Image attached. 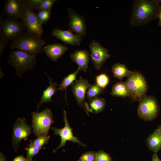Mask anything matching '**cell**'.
<instances>
[{
  "label": "cell",
  "mask_w": 161,
  "mask_h": 161,
  "mask_svg": "<svg viewBox=\"0 0 161 161\" xmlns=\"http://www.w3.org/2000/svg\"><path fill=\"white\" fill-rule=\"evenodd\" d=\"M161 0H135L129 18L133 27L145 25L158 18Z\"/></svg>",
  "instance_id": "6da1fadb"
},
{
  "label": "cell",
  "mask_w": 161,
  "mask_h": 161,
  "mask_svg": "<svg viewBox=\"0 0 161 161\" xmlns=\"http://www.w3.org/2000/svg\"><path fill=\"white\" fill-rule=\"evenodd\" d=\"M46 43L41 37L24 32L12 40L9 47L11 49H16L31 55H36L42 53Z\"/></svg>",
  "instance_id": "7a4b0ae2"
},
{
  "label": "cell",
  "mask_w": 161,
  "mask_h": 161,
  "mask_svg": "<svg viewBox=\"0 0 161 161\" xmlns=\"http://www.w3.org/2000/svg\"><path fill=\"white\" fill-rule=\"evenodd\" d=\"M36 55L18 49L12 50L9 53L8 62L15 69L16 75L21 78L24 73L34 69L37 61Z\"/></svg>",
  "instance_id": "3957f363"
},
{
  "label": "cell",
  "mask_w": 161,
  "mask_h": 161,
  "mask_svg": "<svg viewBox=\"0 0 161 161\" xmlns=\"http://www.w3.org/2000/svg\"><path fill=\"white\" fill-rule=\"evenodd\" d=\"M32 123L34 135L39 137L48 135L50 126L54 122L53 113L49 108H45L40 112H32Z\"/></svg>",
  "instance_id": "277c9868"
},
{
  "label": "cell",
  "mask_w": 161,
  "mask_h": 161,
  "mask_svg": "<svg viewBox=\"0 0 161 161\" xmlns=\"http://www.w3.org/2000/svg\"><path fill=\"white\" fill-rule=\"evenodd\" d=\"M130 97L134 101H139L146 95L148 86L143 76L139 72L133 71L126 82Z\"/></svg>",
  "instance_id": "5b68a950"
},
{
  "label": "cell",
  "mask_w": 161,
  "mask_h": 161,
  "mask_svg": "<svg viewBox=\"0 0 161 161\" xmlns=\"http://www.w3.org/2000/svg\"><path fill=\"white\" fill-rule=\"evenodd\" d=\"M160 110V106L156 97L153 95H146L139 101L137 115L144 121H151L157 117Z\"/></svg>",
  "instance_id": "8992f818"
},
{
  "label": "cell",
  "mask_w": 161,
  "mask_h": 161,
  "mask_svg": "<svg viewBox=\"0 0 161 161\" xmlns=\"http://www.w3.org/2000/svg\"><path fill=\"white\" fill-rule=\"evenodd\" d=\"M24 30L21 19L6 17L0 23V38L12 40L23 33Z\"/></svg>",
  "instance_id": "52a82bcc"
},
{
  "label": "cell",
  "mask_w": 161,
  "mask_h": 161,
  "mask_svg": "<svg viewBox=\"0 0 161 161\" xmlns=\"http://www.w3.org/2000/svg\"><path fill=\"white\" fill-rule=\"evenodd\" d=\"M21 20L27 32L41 37L44 33V29L34 9L25 7Z\"/></svg>",
  "instance_id": "ba28073f"
},
{
  "label": "cell",
  "mask_w": 161,
  "mask_h": 161,
  "mask_svg": "<svg viewBox=\"0 0 161 161\" xmlns=\"http://www.w3.org/2000/svg\"><path fill=\"white\" fill-rule=\"evenodd\" d=\"M31 126L28 125L25 118H17L13 126L12 141L16 153L21 140H26L31 133Z\"/></svg>",
  "instance_id": "9c48e42d"
},
{
  "label": "cell",
  "mask_w": 161,
  "mask_h": 161,
  "mask_svg": "<svg viewBox=\"0 0 161 161\" xmlns=\"http://www.w3.org/2000/svg\"><path fill=\"white\" fill-rule=\"evenodd\" d=\"M91 61L95 69L99 70L111 55L108 49L97 41L92 39L89 45Z\"/></svg>",
  "instance_id": "30bf717a"
},
{
  "label": "cell",
  "mask_w": 161,
  "mask_h": 161,
  "mask_svg": "<svg viewBox=\"0 0 161 161\" xmlns=\"http://www.w3.org/2000/svg\"><path fill=\"white\" fill-rule=\"evenodd\" d=\"M63 119L65 123L64 127L62 129H58L55 127H51L50 129L54 131V134L58 135L61 137V142L59 145L53 151L54 153L60 148H63L67 141H72L74 143H78L83 147H86V145L82 143L77 137H74L73 134L72 128L69 125L67 119V113L64 111Z\"/></svg>",
  "instance_id": "8fae6325"
},
{
  "label": "cell",
  "mask_w": 161,
  "mask_h": 161,
  "mask_svg": "<svg viewBox=\"0 0 161 161\" xmlns=\"http://www.w3.org/2000/svg\"><path fill=\"white\" fill-rule=\"evenodd\" d=\"M68 12L69 19V29L77 35L82 37H85L86 30L85 17L72 8H69Z\"/></svg>",
  "instance_id": "7c38bea8"
},
{
  "label": "cell",
  "mask_w": 161,
  "mask_h": 161,
  "mask_svg": "<svg viewBox=\"0 0 161 161\" xmlns=\"http://www.w3.org/2000/svg\"><path fill=\"white\" fill-rule=\"evenodd\" d=\"M91 85L87 80L81 77L72 85V92L77 103L85 112V95Z\"/></svg>",
  "instance_id": "4fadbf2b"
},
{
  "label": "cell",
  "mask_w": 161,
  "mask_h": 161,
  "mask_svg": "<svg viewBox=\"0 0 161 161\" xmlns=\"http://www.w3.org/2000/svg\"><path fill=\"white\" fill-rule=\"evenodd\" d=\"M25 8L22 0H6L4 2L3 13L7 17L21 19Z\"/></svg>",
  "instance_id": "5bb4252c"
},
{
  "label": "cell",
  "mask_w": 161,
  "mask_h": 161,
  "mask_svg": "<svg viewBox=\"0 0 161 161\" xmlns=\"http://www.w3.org/2000/svg\"><path fill=\"white\" fill-rule=\"evenodd\" d=\"M52 35L65 44L71 46L80 45L82 40L81 37L74 34L69 29L64 30L57 28H54Z\"/></svg>",
  "instance_id": "9a60e30c"
},
{
  "label": "cell",
  "mask_w": 161,
  "mask_h": 161,
  "mask_svg": "<svg viewBox=\"0 0 161 161\" xmlns=\"http://www.w3.org/2000/svg\"><path fill=\"white\" fill-rule=\"evenodd\" d=\"M68 49L65 45L58 43L50 44L44 46L43 52L52 61L57 62Z\"/></svg>",
  "instance_id": "2e32d148"
},
{
  "label": "cell",
  "mask_w": 161,
  "mask_h": 161,
  "mask_svg": "<svg viewBox=\"0 0 161 161\" xmlns=\"http://www.w3.org/2000/svg\"><path fill=\"white\" fill-rule=\"evenodd\" d=\"M89 52L85 50H77L70 55L73 61L78 66L80 70L86 72L89 61Z\"/></svg>",
  "instance_id": "e0dca14e"
},
{
  "label": "cell",
  "mask_w": 161,
  "mask_h": 161,
  "mask_svg": "<svg viewBox=\"0 0 161 161\" xmlns=\"http://www.w3.org/2000/svg\"><path fill=\"white\" fill-rule=\"evenodd\" d=\"M45 73L49 79V85L43 92L42 95L41 97V100L37 106V112H38L40 106L43 103L52 102V97L56 93L57 91L58 90L57 88L58 85L57 83L56 82H54L52 78L48 75L45 72Z\"/></svg>",
  "instance_id": "ac0fdd59"
},
{
  "label": "cell",
  "mask_w": 161,
  "mask_h": 161,
  "mask_svg": "<svg viewBox=\"0 0 161 161\" xmlns=\"http://www.w3.org/2000/svg\"><path fill=\"white\" fill-rule=\"evenodd\" d=\"M89 103L86 102L85 104V112L89 115V112L96 114L102 112L106 106V101L102 98L96 97L89 101Z\"/></svg>",
  "instance_id": "d6986e66"
},
{
  "label": "cell",
  "mask_w": 161,
  "mask_h": 161,
  "mask_svg": "<svg viewBox=\"0 0 161 161\" xmlns=\"http://www.w3.org/2000/svg\"><path fill=\"white\" fill-rule=\"evenodd\" d=\"M145 143L148 149L154 153L161 149V131L157 128L147 138Z\"/></svg>",
  "instance_id": "ffe728a7"
},
{
  "label": "cell",
  "mask_w": 161,
  "mask_h": 161,
  "mask_svg": "<svg viewBox=\"0 0 161 161\" xmlns=\"http://www.w3.org/2000/svg\"><path fill=\"white\" fill-rule=\"evenodd\" d=\"M110 94L115 97H130V93L126 82L120 81L112 86Z\"/></svg>",
  "instance_id": "44dd1931"
},
{
  "label": "cell",
  "mask_w": 161,
  "mask_h": 161,
  "mask_svg": "<svg viewBox=\"0 0 161 161\" xmlns=\"http://www.w3.org/2000/svg\"><path fill=\"white\" fill-rule=\"evenodd\" d=\"M111 69L114 77L120 81L123 78L128 77L133 72L129 70L125 64L118 62L113 64Z\"/></svg>",
  "instance_id": "7402d4cb"
},
{
  "label": "cell",
  "mask_w": 161,
  "mask_h": 161,
  "mask_svg": "<svg viewBox=\"0 0 161 161\" xmlns=\"http://www.w3.org/2000/svg\"><path fill=\"white\" fill-rule=\"evenodd\" d=\"M80 70V68L78 67L77 69L73 72L69 74L65 77L58 86V90H60L61 92L65 90V99L66 103V88L69 86L72 85L73 83V82L77 78V75Z\"/></svg>",
  "instance_id": "603a6c76"
},
{
  "label": "cell",
  "mask_w": 161,
  "mask_h": 161,
  "mask_svg": "<svg viewBox=\"0 0 161 161\" xmlns=\"http://www.w3.org/2000/svg\"><path fill=\"white\" fill-rule=\"evenodd\" d=\"M103 89L96 83L91 85L86 92L87 100L89 101L93 98L98 97L103 92Z\"/></svg>",
  "instance_id": "cb8c5ba5"
},
{
  "label": "cell",
  "mask_w": 161,
  "mask_h": 161,
  "mask_svg": "<svg viewBox=\"0 0 161 161\" xmlns=\"http://www.w3.org/2000/svg\"><path fill=\"white\" fill-rule=\"evenodd\" d=\"M51 10H40L36 13L37 19L41 24H45L49 19Z\"/></svg>",
  "instance_id": "d4e9b609"
},
{
  "label": "cell",
  "mask_w": 161,
  "mask_h": 161,
  "mask_svg": "<svg viewBox=\"0 0 161 161\" xmlns=\"http://www.w3.org/2000/svg\"><path fill=\"white\" fill-rule=\"evenodd\" d=\"M50 137L49 135L37 137L34 140H30V143L29 144L38 147H42L43 146L48 143Z\"/></svg>",
  "instance_id": "484cf974"
},
{
  "label": "cell",
  "mask_w": 161,
  "mask_h": 161,
  "mask_svg": "<svg viewBox=\"0 0 161 161\" xmlns=\"http://www.w3.org/2000/svg\"><path fill=\"white\" fill-rule=\"evenodd\" d=\"M96 83L101 88L104 89L109 82V77L105 73L101 74L95 78Z\"/></svg>",
  "instance_id": "4316f807"
},
{
  "label": "cell",
  "mask_w": 161,
  "mask_h": 161,
  "mask_svg": "<svg viewBox=\"0 0 161 161\" xmlns=\"http://www.w3.org/2000/svg\"><path fill=\"white\" fill-rule=\"evenodd\" d=\"M56 1V0H43L35 10L38 11L52 9V7Z\"/></svg>",
  "instance_id": "83f0119b"
},
{
  "label": "cell",
  "mask_w": 161,
  "mask_h": 161,
  "mask_svg": "<svg viewBox=\"0 0 161 161\" xmlns=\"http://www.w3.org/2000/svg\"><path fill=\"white\" fill-rule=\"evenodd\" d=\"M97 153L88 151L83 154L77 161H96Z\"/></svg>",
  "instance_id": "f1b7e54d"
},
{
  "label": "cell",
  "mask_w": 161,
  "mask_h": 161,
  "mask_svg": "<svg viewBox=\"0 0 161 161\" xmlns=\"http://www.w3.org/2000/svg\"><path fill=\"white\" fill-rule=\"evenodd\" d=\"M29 147H27L25 149L27 151L26 158L32 159L34 156L38 154L40 150L45 147H38L29 144L28 145Z\"/></svg>",
  "instance_id": "f546056e"
},
{
  "label": "cell",
  "mask_w": 161,
  "mask_h": 161,
  "mask_svg": "<svg viewBox=\"0 0 161 161\" xmlns=\"http://www.w3.org/2000/svg\"><path fill=\"white\" fill-rule=\"evenodd\" d=\"M112 159L108 153L101 150L97 153L96 161H112Z\"/></svg>",
  "instance_id": "4dcf8cb0"
},
{
  "label": "cell",
  "mask_w": 161,
  "mask_h": 161,
  "mask_svg": "<svg viewBox=\"0 0 161 161\" xmlns=\"http://www.w3.org/2000/svg\"><path fill=\"white\" fill-rule=\"evenodd\" d=\"M43 0H22L25 7L33 9H35L38 5Z\"/></svg>",
  "instance_id": "1f68e13d"
},
{
  "label": "cell",
  "mask_w": 161,
  "mask_h": 161,
  "mask_svg": "<svg viewBox=\"0 0 161 161\" xmlns=\"http://www.w3.org/2000/svg\"><path fill=\"white\" fill-rule=\"evenodd\" d=\"M9 40L0 38V56L5 49L9 44Z\"/></svg>",
  "instance_id": "d6a6232c"
},
{
  "label": "cell",
  "mask_w": 161,
  "mask_h": 161,
  "mask_svg": "<svg viewBox=\"0 0 161 161\" xmlns=\"http://www.w3.org/2000/svg\"><path fill=\"white\" fill-rule=\"evenodd\" d=\"M25 159L24 156L20 155L15 157L12 161H25Z\"/></svg>",
  "instance_id": "836d02e7"
},
{
  "label": "cell",
  "mask_w": 161,
  "mask_h": 161,
  "mask_svg": "<svg viewBox=\"0 0 161 161\" xmlns=\"http://www.w3.org/2000/svg\"><path fill=\"white\" fill-rule=\"evenodd\" d=\"M151 161H161V160L159 157L157 153H154Z\"/></svg>",
  "instance_id": "e575fe53"
},
{
  "label": "cell",
  "mask_w": 161,
  "mask_h": 161,
  "mask_svg": "<svg viewBox=\"0 0 161 161\" xmlns=\"http://www.w3.org/2000/svg\"><path fill=\"white\" fill-rule=\"evenodd\" d=\"M158 18H159L158 25L159 26H161V5L160 8Z\"/></svg>",
  "instance_id": "d590c367"
},
{
  "label": "cell",
  "mask_w": 161,
  "mask_h": 161,
  "mask_svg": "<svg viewBox=\"0 0 161 161\" xmlns=\"http://www.w3.org/2000/svg\"><path fill=\"white\" fill-rule=\"evenodd\" d=\"M0 161H6L5 156L1 152L0 153Z\"/></svg>",
  "instance_id": "8d00e7d4"
},
{
  "label": "cell",
  "mask_w": 161,
  "mask_h": 161,
  "mask_svg": "<svg viewBox=\"0 0 161 161\" xmlns=\"http://www.w3.org/2000/svg\"><path fill=\"white\" fill-rule=\"evenodd\" d=\"M25 161H33L32 159H27L26 158Z\"/></svg>",
  "instance_id": "74e56055"
},
{
  "label": "cell",
  "mask_w": 161,
  "mask_h": 161,
  "mask_svg": "<svg viewBox=\"0 0 161 161\" xmlns=\"http://www.w3.org/2000/svg\"><path fill=\"white\" fill-rule=\"evenodd\" d=\"M157 128L160 129V130L161 131V124L157 126Z\"/></svg>",
  "instance_id": "f35d334b"
}]
</instances>
